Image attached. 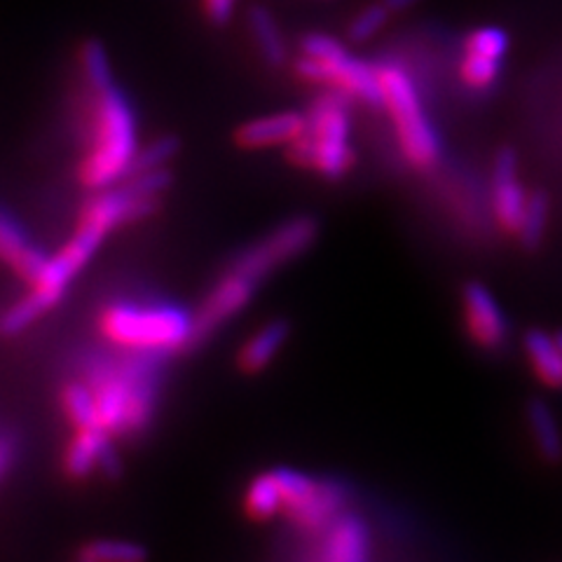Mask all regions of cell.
Masks as SVG:
<instances>
[{
  "instance_id": "1",
  "label": "cell",
  "mask_w": 562,
  "mask_h": 562,
  "mask_svg": "<svg viewBox=\"0 0 562 562\" xmlns=\"http://www.w3.org/2000/svg\"><path fill=\"white\" fill-rule=\"evenodd\" d=\"M80 125L85 150L78 162V181L87 190H105L125 181L138 155L136 115L127 94L120 90L109 52L99 41H85L78 49Z\"/></svg>"
},
{
  "instance_id": "2",
  "label": "cell",
  "mask_w": 562,
  "mask_h": 562,
  "mask_svg": "<svg viewBox=\"0 0 562 562\" xmlns=\"http://www.w3.org/2000/svg\"><path fill=\"white\" fill-rule=\"evenodd\" d=\"M155 359L120 351V357L94 359L85 368L92 386L101 427L113 438L140 434L155 415L157 378Z\"/></svg>"
},
{
  "instance_id": "3",
  "label": "cell",
  "mask_w": 562,
  "mask_h": 562,
  "mask_svg": "<svg viewBox=\"0 0 562 562\" xmlns=\"http://www.w3.org/2000/svg\"><path fill=\"white\" fill-rule=\"evenodd\" d=\"M99 333L117 351L160 359L198 340L195 314L169 303L113 301L99 312Z\"/></svg>"
},
{
  "instance_id": "4",
  "label": "cell",
  "mask_w": 562,
  "mask_h": 562,
  "mask_svg": "<svg viewBox=\"0 0 562 562\" xmlns=\"http://www.w3.org/2000/svg\"><path fill=\"white\" fill-rule=\"evenodd\" d=\"M351 99L322 90L305 111V132L286 148L289 162L303 171H312L326 181H340L355 169L357 153L351 146Z\"/></svg>"
},
{
  "instance_id": "5",
  "label": "cell",
  "mask_w": 562,
  "mask_h": 562,
  "mask_svg": "<svg viewBox=\"0 0 562 562\" xmlns=\"http://www.w3.org/2000/svg\"><path fill=\"white\" fill-rule=\"evenodd\" d=\"M105 237L109 235L101 227L78 221L76 233L66 239L55 256H49L38 279L31 281L20 301L12 303L0 316V330L5 336H16V333H24L35 322H41L47 312L55 310L70 284H74V279L101 249Z\"/></svg>"
},
{
  "instance_id": "6",
  "label": "cell",
  "mask_w": 562,
  "mask_h": 562,
  "mask_svg": "<svg viewBox=\"0 0 562 562\" xmlns=\"http://www.w3.org/2000/svg\"><path fill=\"white\" fill-rule=\"evenodd\" d=\"M297 80L322 87L361 101L382 105V90L375 66L357 59L351 52L328 33H307L301 41V55L293 61Z\"/></svg>"
},
{
  "instance_id": "7",
  "label": "cell",
  "mask_w": 562,
  "mask_h": 562,
  "mask_svg": "<svg viewBox=\"0 0 562 562\" xmlns=\"http://www.w3.org/2000/svg\"><path fill=\"white\" fill-rule=\"evenodd\" d=\"M382 109L390 113L401 155L419 171H429L441 160V140L427 117L413 78L398 64H378Z\"/></svg>"
},
{
  "instance_id": "8",
  "label": "cell",
  "mask_w": 562,
  "mask_h": 562,
  "mask_svg": "<svg viewBox=\"0 0 562 562\" xmlns=\"http://www.w3.org/2000/svg\"><path fill=\"white\" fill-rule=\"evenodd\" d=\"M284 497V516L297 530L319 535L345 514L347 492L333 481H316L293 469H274Z\"/></svg>"
},
{
  "instance_id": "9",
  "label": "cell",
  "mask_w": 562,
  "mask_h": 562,
  "mask_svg": "<svg viewBox=\"0 0 562 562\" xmlns=\"http://www.w3.org/2000/svg\"><path fill=\"white\" fill-rule=\"evenodd\" d=\"M319 235V225L310 216H297L281 223L270 235L262 237L251 249H246L231 268L239 277L260 284L262 279L277 272L281 266L303 256Z\"/></svg>"
},
{
  "instance_id": "10",
  "label": "cell",
  "mask_w": 562,
  "mask_h": 562,
  "mask_svg": "<svg viewBox=\"0 0 562 562\" xmlns=\"http://www.w3.org/2000/svg\"><path fill=\"white\" fill-rule=\"evenodd\" d=\"M462 316L471 342L485 351L502 349L508 340V322L497 297L479 281H469L462 291Z\"/></svg>"
},
{
  "instance_id": "11",
  "label": "cell",
  "mask_w": 562,
  "mask_h": 562,
  "mask_svg": "<svg viewBox=\"0 0 562 562\" xmlns=\"http://www.w3.org/2000/svg\"><path fill=\"white\" fill-rule=\"evenodd\" d=\"M492 216L502 233L516 237L522 211L527 204V195L520 179H518V157L512 148H504L497 153L495 162H492Z\"/></svg>"
},
{
  "instance_id": "12",
  "label": "cell",
  "mask_w": 562,
  "mask_h": 562,
  "mask_svg": "<svg viewBox=\"0 0 562 562\" xmlns=\"http://www.w3.org/2000/svg\"><path fill=\"white\" fill-rule=\"evenodd\" d=\"M256 284L249 279L239 277L237 272L227 270L202 301L200 310L195 312V324H198V336L206 338L211 333L218 330L223 324L231 319L251 303L256 293Z\"/></svg>"
},
{
  "instance_id": "13",
  "label": "cell",
  "mask_w": 562,
  "mask_h": 562,
  "mask_svg": "<svg viewBox=\"0 0 562 562\" xmlns=\"http://www.w3.org/2000/svg\"><path fill=\"white\" fill-rule=\"evenodd\" d=\"M319 537L310 562H371V532L355 514L345 512Z\"/></svg>"
},
{
  "instance_id": "14",
  "label": "cell",
  "mask_w": 562,
  "mask_h": 562,
  "mask_svg": "<svg viewBox=\"0 0 562 562\" xmlns=\"http://www.w3.org/2000/svg\"><path fill=\"white\" fill-rule=\"evenodd\" d=\"M305 113L281 111L272 115L254 117L235 130V144L241 150L289 148L305 132Z\"/></svg>"
},
{
  "instance_id": "15",
  "label": "cell",
  "mask_w": 562,
  "mask_h": 562,
  "mask_svg": "<svg viewBox=\"0 0 562 562\" xmlns=\"http://www.w3.org/2000/svg\"><path fill=\"white\" fill-rule=\"evenodd\" d=\"M49 256L35 244L20 221L12 218L8 211L0 209V262L22 281L26 286L38 279L43 268L47 266Z\"/></svg>"
},
{
  "instance_id": "16",
  "label": "cell",
  "mask_w": 562,
  "mask_h": 562,
  "mask_svg": "<svg viewBox=\"0 0 562 562\" xmlns=\"http://www.w3.org/2000/svg\"><path fill=\"white\" fill-rule=\"evenodd\" d=\"M113 441L115 438L103 429L74 431L64 452L66 476L74 481H85L97 471L111 473V469L115 467Z\"/></svg>"
},
{
  "instance_id": "17",
  "label": "cell",
  "mask_w": 562,
  "mask_h": 562,
  "mask_svg": "<svg viewBox=\"0 0 562 562\" xmlns=\"http://www.w3.org/2000/svg\"><path fill=\"white\" fill-rule=\"evenodd\" d=\"M289 340V324L286 322H270L254 330L237 351V366L246 375H258L277 359L281 347Z\"/></svg>"
},
{
  "instance_id": "18",
  "label": "cell",
  "mask_w": 562,
  "mask_h": 562,
  "mask_svg": "<svg viewBox=\"0 0 562 562\" xmlns=\"http://www.w3.org/2000/svg\"><path fill=\"white\" fill-rule=\"evenodd\" d=\"M522 349L535 378L549 390H562V349L558 338L547 330L532 328L525 333Z\"/></svg>"
},
{
  "instance_id": "19",
  "label": "cell",
  "mask_w": 562,
  "mask_h": 562,
  "mask_svg": "<svg viewBox=\"0 0 562 562\" xmlns=\"http://www.w3.org/2000/svg\"><path fill=\"white\" fill-rule=\"evenodd\" d=\"M246 24H249L251 41L258 49L260 59L266 61L270 68L284 66L286 57H289V47H286L284 31H281L277 16L268 8L254 5V8H249V14H246Z\"/></svg>"
},
{
  "instance_id": "20",
  "label": "cell",
  "mask_w": 562,
  "mask_h": 562,
  "mask_svg": "<svg viewBox=\"0 0 562 562\" xmlns=\"http://www.w3.org/2000/svg\"><path fill=\"white\" fill-rule=\"evenodd\" d=\"M527 427H530V436L539 450V454L547 462H560L562 460V431L558 427V419L549 403L543 401H530L527 403Z\"/></svg>"
},
{
  "instance_id": "21",
  "label": "cell",
  "mask_w": 562,
  "mask_h": 562,
  "mask_svg": "<svg viewBox=\"0 0 562 562\" xmlns=\"http://www.w3.org/2000/svg\"><path fill=\"white\" fill-rule=\"evenodd\" d=\"M61 411L74 431L82 429H103L97 413V401L92 386L82 380H70L61 390ZM105 431V429H103Z\"/></svg>"
},
{
  "instance_id": "22",
  "label": "cell",
  "mask_w": 562,
  "mask_h": 562,
  "mask_svg": "<svg viewBox=\"0 0 562 562\" xmlns=\"http://www.w3.org/2000/svg\"><path fill=\"white\" fill-rule=\"evenodd\" d=\"M244 512L246 516L260 522L284 516V497H281V487L274 471L258 473V476L246 485Z\"/></svg>"
},
{
  "instance_id": "23",
  "label": "cell",
  "mask_w": 562,
  "mask_h": 562,
  "mask_svg": "<svg viewBox=\"0 0 562 562\" xmlns=\"http://www.w3.org/2000/svg\"><path fill=\"white\" fill-rule=\"evenodd\" d=\"M549 227V200L543 192L535 190L527 195V204L522 211V221L516 233V239L525 246V249H537L543 241Z\"/></svg>"
},
{
  "instance_id": "24",
  "label": "cell",
  "mask_w": 562,
  "mask_h": 562,
  "mask_svg": "<svg viewBox=\"0 0 562 562\" xmlns=\"http://www.w3.org/2000/svg\"><path fill=\"white\" fill-rule=\"evenodd\" d=\"M80 555L92 562H146L148 551L130 539H94L85 543Z\"/></svg>"
},
{
  "instance_id": "25",
  "label": "cell",
  "mask_w": 562,
  "mask_h": 562,
  "mask_svg": "<svg viewBox=\"0 0 562 562\" xmlns=\"http://www.w3.org/2000/svg\"><path fill=\"white\" fill-rule=\"evenodd\" d=\"M390 16H392V12L386 10L382 0H380V3H371V5L361 8L347 24V38L351 43H368L371 38H375V35L386 26Z\"/></svg>"
},
{
  "instance_id": "26",
  "label": "cell",
  "mask_w": 562,
  "mask_h": 562,
  "mask_svg": "<svg viewBox=\"0 0 562 562\" xmlns=\"http://www.w3.org/2000/svg\"><path fill=\"white\" fill-rule=\"evenodd\" d=\"M499 70H502L499 59H490V57L464 52L462 64H460V78L467 87H473V90H487V87L497 82Z\"/></svg>"
},
{
  "instance_id": "27",
  "label": "cell",
  "mask_w": 562,
  "mask_h": 562,
  "mask_svg": "<svg viewBox=\"0 0 562 562\" xmlns=\"http://www.w3.org/2000/svg\"><path fill=\"white\" fill-rule=\"evenodd\" d=\"M464 52L502 61L508 52V35L495 26L476 29L473 33H469V38L464 41Z\"/></svg>"
},
{
  "instance_id": "28",
  "label": "cell",
  "mask_w": 562,
  "mask_h": 562,
  "mask_svg": "<svg viewBox=\"0 0 562 562\" xmlns=\"http://www.w3.org/2000/svg\"><path fill=\"white\" fill-rule=\"evenodd\" d=\"M179 153V140L171 138V136H162L153 140L148 148H140L134 167L130 173L134 171H155V169H167L169 162L173 160V155Z\"/></svg>"
},
{
  "instance_id": "29",
  "label": "cell",
  "mask_w": 562,
  "mask_h": 562,
  "mask_svg": "<svg viewBox=\"0 0 562 562\" xmlns=\"http://www.w3.org/2000/svg\"><path fill=\"white\" fill-rule=\"evenodd\" d=\"M237 3L239 0H200V12L206 24L221 29L233 20Z\"/></svg>"
},
{
  "instance_id": "30",
  "label": "cell",
  "mask_w": 562,
  "mask_h": 562,
  "mask_svg": "<svg viewBox=\"0 0 562 562\" xmlns=\"http://www.w3.org/2000/svg\"><path fill=\"white\" fill-rule=\"evenodd\" d=\"M16 460V443L12 436H0V481H3Z\"/></svg>"
},
{
  "instance_id": "31",
  "label": "cell",
  "mask_w": 562,
  "mask_h": 562,
  "mask_svg": "<svg viewBox=\"0 0 562 562\" xmlns=\"http://www.w3.org/2000/svg\"><path fill=\"white\" fill-rule=\"evenodd\" d=\"M382 3L386 5V10H390V12L394 14V12H406V10H411L413 5L419 3V0H382Z\"/></svg>"
},
{
  "instance_id": "32",
  "label": "cell",
  "mask_w": 562,
  "mask_h": 562,
  "mask_svg": "<svg viewBox=\"0 0 562 562\" xmlns=\"http://www.w3.org/2000/svg\"><path fill=\"white\" fill-rule=\"evenodd\" d=\"M555 338H558V345H560V349H562V330L555 333Z\"/></svg>"
},
{
  "instance_id": "33",
  "label": "cell",
  "mask_w": 562,
  "mask_h": 562,
  "mask_svg": "<svg viewBox=\"0 0 562 562\" xmlns=\"http://www.w3.org/2000/svg\"><path fill=\"white\" fill-rule=\"evenodd\" d=\"M78 562H92V560H87V558H82V555H78Z\"/></svg>"
}]
</instances>
